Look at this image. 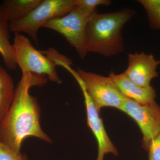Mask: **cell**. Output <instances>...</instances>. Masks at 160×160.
Segmentation results:
<instances>
[{
  "instance_id": "obj_1",
  "label": "cell",
  "mask_w": 160,
  "mask_h": 160,
  "mask_svg": "<svg viewBox=\"0 0 160 160\" xmlns=\"http://www.w3.org/2000/svg\"><path fill=\"white\" fill-rule=\"evenodd\" d=\"M22 73L12 104L0 124V142L17 152H21L23 141L29 137L52 142L41 127L37 99L29 93L32 87L43 86L48 78L28 72Z\"/></svg>"
},
{
  "instance_id": "obj_2",
  "label": "cell",
  "mask_w": 160,
  "mask_h": 160,
  "mask_svg": "<svg viewBox=\"0 0 160 160\" xmlns=\"http://www.w3.org/2000/svg\"><path fill=\"white\" fill-rule=\"evenodd\" d=\"M131 9L114 12L95 13L87 24L86 50L110 57L125 50L122 30L124 25L135 14Z\"/></svg>"
},
{
  "instance_id": "obj_3",
  "label": "cell",
  "mask_w": 160,
  "mask_h": 160,
  "mask_svg": "<svg viewBox=\"0 0 160 160\" xmlns=\"http://www.w3.org/2000/svg\"><path fill=\"white\" fill-rule=\"evenodd\" d=\"M75 7V0H42L26 17L9 23V30L14 33H26L38 45L40 28L49 20L68 14Z\"/></svg>"
},
{
  "instance_id": "obj_4",
  "label": "cell",
  "mask_w": 160,
  "mask_h": 160,
  "mask_svg": "<svg viewBox=\"0 0 160 160\" xmlns=\"http://www.w3.org/2000/svg\"><path fill=\"white\" fill-rule=\"evenodd\" d=\"M97 12V10L89 11L75 6L68 14L49 20L42 27L52 29L62 35L75 49L80 58L83 59L87 53L86 27L92 16Z\"/></svg>"
},
{
  "instance_id": "obj_5",
  "label": "cell",
  "mask_w": 160,
  "mask_h": 160,
  "mask_svg": "<svg viewBox=\"0 0 160 160\" xmlns=\"http://www.w3.org/2000/svg\"><path fill=\"white\" fill-rule=\"evenodd\" d=\"M15 58L22 72H31L45 76L51 82L60 83L55 63L51 59L38 51L25 36L15 33L12 44Z\"/></svg>"
},
{
  "instance_id": "obj_6",
  "label": "cell",
  "mask_w": 160,
  "mask_h": 160,
  "mask_svg": "<svg viewBox=\"0 0 160 160\" xmlns=\"http://www.w3.org/2000/svg\"><path fill=\"white\" fill-rule=\"evenodd\" d=\"M77 72L99 112L105 107L119 109L123 102L128 98L120 91L109 77L88 72L79 68Z\"/></svg>"
},
{
  "instance_id": "obj_7",
  "label": "cell",
  "mask_w": 160,
  "mask_h": 160,
  "mask_svg": "<svg viewBox=\"0 0 160 160\" xmlns=\"http://www.w3.org/2000/svg\"><path fill=\"white\" fill-rule=\"evenodd\" d=\"M120 110L129 115L138 126L143 135L142 147L147 151L152 140L160 132V106L155 101L141 104L126 98Z\"/></svg>"
},
{
  "instance_id": "obj_8",
  "label": "cell",
  "mask_w": 160,
  "mask_h": 160,
  "mask_svg": "<svg viewBox=\"0 0 160 160\" xmlns=\"http://www.w3.org/2000/svg\"><path fill=\"white\" fill-rule=\"evenodd\" d=\"M66 69L75 78L82 91L86 107L87 124L98 143V154L96 160H104L105 155L108 153H112L116 156H118V152L117 149L108 136L102 120L100 117V112L97 109L93 101L87 92L82 80L77 71L72 69L71 66H67Z\"/></svg>"
},
{
  "instance_id": "obj_9",
  "label": "cell",
  "mask_w": 160,
  "mask_h": 160,
  "mask_svg": "<svg viewBox=\"0 0 160 160\" xmlns=\"http://www.w3.org/2000/svg\"><path fill=\"white\" fill-rule=\"evenodd\" d=\"M128 60V67L123 73L140 87L151 86V80L158 75L157 69L160 60L156 59L153 55L144 52L129 53Z\"/></svg>"
},
{
  "instance_id": "obj_10",
  "label": "cell",
  "mask_w": 160,
  "mask_h": 160,
  "mask_svg": "<svg viewBox=\"0 0 160 160\" xmlns=\"http://www.w3.org/2000/svg\"><path fill=\"white\" fill-rule=\"evenodd\" d=\"M109 77L120 91L128 98L141 104H149L155 101V90L151 86L140 87L129 79L123 72L117 74L111 71Z\"/></svg>"
},
{
  "instance_id": "obj_11",
  "label": "cell",
  "mask_w": 160,
  "mask_h": 160,
  "mask_svg": "<svg viewBox=\"0 0 160 160\" xmlns=\"http://www.w3.org/2000/svg\"><path fill=\"white\" fill-rule=\"evenodd\" d=\"M42 0H4L0 5L2 13L9 23L27 15Z\"/></svg>"
},
{
  "instance_id": "obj_12",
  "label": "cell",
  "mask_w": 160,
  "mask_h": 160,
  "mask_svg": "<svg viewBox=\"0 0 160 160\" xmlns=\"http://www.w3.org/2000/svg\"><path fill=\"white\" fill-rule=\"evenodd\" d=\"M9 32V23L0 9V53L6 67L11 70H15L18 66L13 47L10 42Z\"/></svg>"
},
{
  "instance_id": "obj_13",
  "label": "cell",
  "mask_w": 160,
  "mask_h": 160,
  "mask_svg": "<svg viewBox=\"0 0 160 160\" xmlns=\"http://www.w3.org/2000/svg\"><path fill=\"white\" fill-rule=\"evenodd\" d=\"M15 89L11 76L0 66V124L11 107Z\"/></svg>"
},
{
  "instance_id": "obj_14",
  "label": "cell",
  "mask_w": 160,
  "mask_h": 160,
  "mask_svg": "<svg viewBox=\"0 0 160 160\" xmlns=\"http://www.w3.org/2000/svg\"><path fill=\"white\" fill-rule=\"evenodd\" d=\"M138 2L146 10L150 28L160 30V0H139Z\"/></svg>"
},
{
  "instance_id": "obj_15",
  "label": "cell",
  "mask_w": 160,
  "mask_h": 160,
  "mask_svg": "<svg viewBox=\"0 0 160 160\" xmlns=\"http://www.w3.org/2000/svg\"><path fill=\"white\" fill-rule=\"evenodd\" d=\"M0 160H28L26 154L12 150L0 142Z\"/></svg>"
},
{
  "instance_id": "obj_16",
  "label": "cell",
  "mask_w": 160,
  "mask_h": 160,
  "mask_svg": "<svg viewBox=\"0 0 160 160\" xmlns=\"http://www.w3.org/2000/svg\"><path fill=\"white\" fill-rule=\"evenodd\" d=\"M109 0H75V6L89 11L97 10L99 6H108L111 4Z\"/></svg>"
},
{
  "instance_id": "obj_17",
  "label": "cell",
  "mask_w": 160,
  "mask_h": 160,
  "mask_svg": "<svg viewBox=\"0 0 160 160\" xmlns=\"http://www.w3.org/2000/svg\"><path fill=\"white\" fill-rule=\"evenodd\" d=\"M148 160H160V132L153 139L148 147Z\"/></svg>"
}]
</instances>
